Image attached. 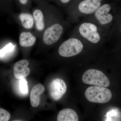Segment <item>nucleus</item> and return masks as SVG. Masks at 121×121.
<instances>
[{
  "mask_svg": "<svg viewBox=\"0 0 121 121\" xmlns=\"http://www.w3.org/2000/svg\"><path fill=\"white\" fill-rule=\"evenodd\" d=\"M72 35L78 37L87 45H94L103 43L107 36L95 23L83 20L75 26Z\"/></svg>",
  "mask_w": 121,
  "mask_h": 121,
  "instance_id": "nucleus-1",
  "label": "nucleus"
},
{
  "mask_svg": "<svg viewBox=\"0 0 121 121\" xmlns=\"http://www.w3.org/2000/svg\"><path fill=\"white\" fill-rule=\"evenodd\" d=\"M102 4V0H83L72 5L69 11L71 21L76 23L80 18L92 15Z\"/></svg>",
  "mask_w": 121,
  "mask_h": 121,
  "instance_id": "nucleus-2",
  "label": "nucleus"
},
{
  "mask_svg": "<svg viewBox=\"0 0 121 121\" xmlns=\"http://www.w3.org/2000/svg\"><path fill=\"white\" fill-rule=\"evenodd\" d=\"M111 9L109 4H103L94 13L84 17L83 20L94 23L107 36L108 27L114 19L112 14L110 13Z\"/></svg>",
  "mask_w": 121,
  "mask_h": 121,
  "instance_id": "nucleus-3",
  "label": "nucleus"
},
{
  "mask_svg": "<svg viewBox=\"0 0 121 121\" xmlns=\"http://www.w3.org/2000/svg\"><path fill=\"white\" fill-rule=\"evenodd\" d=\"M86 44L78 37L74 35L64 41L59 48L58 53L60 56L70 58L77 56L84 50Z\"/></svg>",
  "mask_w": 121,
  "mask_h": 121,
  "instance_id": "nucleus-4",
  "label": "nucleus"
},
{
  "mask_svg": "<svg viewBox=\"0 0 121 121\" xmlns=\"http://www.w3.org/2000/svg\"><path fill=\"white\" fill-rule=\"evenodd\" d=\"M85 95L87 100L94 103H107L112 97L110 90L106 87L99 86L89 87L85 91Z\"/></svg>",
  "mask_w": 121,
  "mask_h": 121,
  "instance_id": "nucleus-5",
  "label": "nucleus"
},
{
  "mask_svg": "<svg viewBox=\"0 0 121 121\" xmlns=\"http://www.w3.org/2000/svg\"><path fill=\"white\" fill-rule=\"evenodd\" d=\"M82 82L84 84L107 87L110 84L108 78L101 71L95 69L87 70L83 73Z\"/></svg>",
  "mask_w": 121,
  "mask_h": 121,
  "instance_id": "nucleus-6",
  "label": "nucleus"
},
{
  "mask_svg": "<svg viewBox=\"0 0 121 121\" xmlns=\"http://www.w3.org/2000/svg\"><path fill=\"white\" fill-rule=\"evenodd\" d=\"M64 31V28L62 24L56 22L52 24L45 30L43 39L46 45H52L59 40Z\"/></svg>",
  "mask_w": 121,
  "mask_h": 121,
  "instance_id": "nucleus-7",
  "label": "nucleus"
},
{
  "mask_svg": "<svg viewBox=\"0 0 121 121\" xmlns=\"http://www.w3.org/2000/svg\"><path fill=\"white\" fill-rule=\"evenodd\" d=\"M67 89L65 82L59 78L55 79L50 83L49 92L53 100L58 101L61 99L66 93Z\"/></svg>",
  "mask_w": 121,
  "mask_h": 121,
  "instance_id": "nucleus-8",
  "label": "nucleus"
},
{
  "mask_svg": "<svg viewBox=\"0 0 121 121\" xmlns=\"http://www.w3.org/2000/svg\"><path fill=\"white\" fill-rule=\"evenodd\" d=\"M29 64V62L26 59L22 60L16 63L13 68L15 78L20 79L28 76L30 72V68L28 67Z\"/></svg>",
  "mask_w": 121,
  "mask_h": 121,
  "instance_id": "nucleus-9",
  "label": "nucleus"
},
{
  "mask_svg": "<svg viewBox=\"0 0 121 121\" xmlns=\"http://www.w3.org/2000/svg\"><path fill=\"white\" fill-rule=\"evenodd\" d=\"M44 90V87L40 83L35 85L33 87L30 94L31 105L33 107H36L39 106L40 103V95Z\"/></svg>",
  "mask_w": 121,
  "mask_h": 121,
  "instance_id": "nucleus-10",
  "label": "nucleus"
},
{
  "mask_svg": "<svg viewBox=\"0 0 121 121\" xmlns=\"http://www.w3.org/2000/svg\"><path fill=\"white\" fill-rule=\"evenodd\" d=\"M78 117L76 112L70 108L60 111L57 116L58 121H78Z\"/></svg>",
  "mask_w": 121,
  "mask_h": 121,
  "instance_id": "nucleus-11",
  "label": "nucleus"
},
{
  "mask_svg": "<svg viewBox=\"0 0 121 121\" xmlns=\"http://www.w3.org/2000/svg\"><path fill=\"white\" fill-rule=\"evenodd\" d=\"M36 40V37L30 32H24L20 35V45L24 47H31L35 44Z\"/></svg>",
  "mask_w": 121,
  "mask_h": 121,
  "instance_id": "nucleus-12",
  "label": "nucleus"
},
{
  "mask_svg": "<svg viewBox=\"0 0 121 121\" xmlns=\"http://www.w3.org/2000/svg\"><path fill=\"white\" fill-rule=\"evenodd\" d=\"M33 17L36 28L38 31H41L44 30L45 27L43 13L39 9H36L33 13Z\"/></svg>",
  "mask_w": 121,
  "mask_h": 121,
  "instance_id": "nucleus-13",
  "label": "nucleus"
},
{
  "mask_svg": "<svg viewBox=\"0 0 121 121\" xmlns=\"http://www.w3.org/2000/svg\"><path fill=\"white\" fill-rule=\"evenodd\" d=\"M19 18L24 28L27 29L32 28L34 23V18L32 15L29 13H21L19 15Z\"/></svg>",
  "mask_w": 121,
  "mask_h": 121,
  "instance_id": "nucleus-14",
  "label": "nucleus"
},
{
  "mask_svg": "<svg viewBox=\"0 0 121 121\" xmlns=\"http://www.w3.org/2000/svg\"><path fill=\"white\" fill-rule=\"evenodd\" d=\"M19 89L22 94H26L28 93L27 82L24 78L20 79Z\"/></svg>",
  "mask_w": 121,
  "mask_h": 121,
  "instance_id": "nucleus-15",
  "label": "nucleus"
},
{
  "mask_svg": "<svg viewBox=\"0 0 121 121\" xmlns=\"http://www.w3.org/2000/svg\"><path fill=\"white\" fill-rule=\"evenodd\" d=\"M11 117L9 113L3 108H0V121H8Z\"/></svg>",
  "mask_w": 121,
  "mask_h": 121,
  "instance_id": "nucleus-16",
  "label": "nucleus"
},
{
  "mask_svg": "<svg viewBox=\"0 0 121 121\" xmlns=\"http://www.w3.org/2000/svg\"><path fill=\"white\" fill-rule=\"evenodd\" d=\"M14 47L12 43H10L6 45L2 50H0V56L2 57L8 52H10L13 50Z\"/></svg>",
  "mask_w": 121,
  "mask_h": 121,
  "instance_id": "nucleus-17",
  "label": "nucleus"
},
{
  "mask_svg": "<svg viewBox=\"0 0 121 121\" xmlns=\"http://www.w3.org/2000/svg\"><path fill=\"white\" fill-rule=\"evenodd\" d=\"M19 2L22 5H25L27 4L29 0H18Z\"/></svg>",
  "mask_w": 121,
  "mask_h": 121,
  "instance_id": "nucleus-18",
  "label": "nucleus"
},
{
  "mask_svg": "<svg viewBox=\"0 0 121 121\" xmlns=\"http://www.w3.org/2000/svg\"><path fill=\"white\" fill-rule=\"evenodd\" d=\"M60 2L63 4H67L70 2L71 0H59Z\"/></svg>",
  "mask_w": 121,
  "mask_h": 121,
  "instance_id": "nucleus-19",
  "label": "nucleus"
},
{
  "mask_svg": "<svg viewBox=\"0 0 121 121\" xmlns=\"http://www.w3.org/2000/svg\"></svg>",
  "mask_w": 121,
  "mask_h": 121,
  "instance_id": "nucleus-20",
  "label": "nucleus"
}]
</instances>
